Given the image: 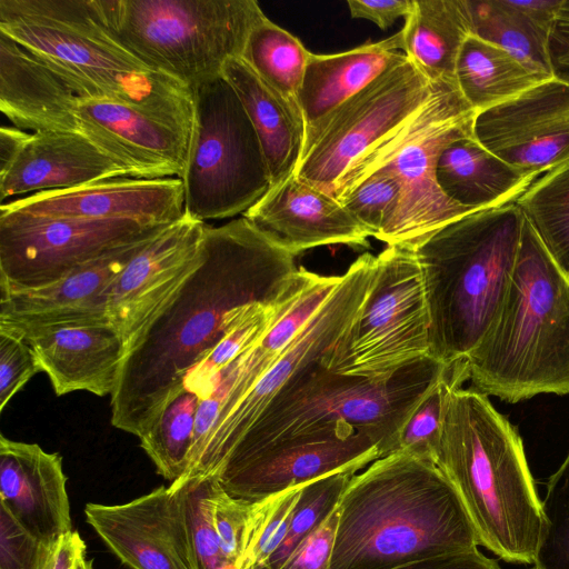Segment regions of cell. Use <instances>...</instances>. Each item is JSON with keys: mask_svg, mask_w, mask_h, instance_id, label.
<instances>
[{"mask_svg": "<svg viewBox=\"0 0 569 569\" xmlns=\"http://www.w3.org/2000/svg\"><path fill=\"white\" fill-rule=\"evenodd\" d=\"M548 51L550 60L569 56V0H563L549 36Z\"/></svg>", "mask_w": 569, "mask_h": 569, "instance_id": "obj_49", "label": "cell"}, {"mask_svg": "<svg viewBox=\"0 0 569 569\" xmlns=\"http://www.w3.org/2000/svg\"><path fill=\"white\" fill-rule=\"evenodd\" d=\"M199 401L194 393L181 389L139 437L157 472L171 483L188 470Z\"/></svg>", "mask_w": 569, "mask_h": 569, "instance_id": "obj_35", "label": "cell"}, {"mask_svg": "<svg viewBox=\"0 0 569 569\" xmlns=\"http://www.w3.org/2000/svg\"><path fill=\"white\" fill-rule=\"evenodd\" d=\"M376 270V256H359L340 276L326 300L232 411L216 427L196 468L171 483L214 476L276 395L295 377L321 361L353 321Z\"/></svg>", "mask_w": 569, "mask_h": 569, "instance_id": "obj_14", "label": "cell"}, {"mask_svg": "<svg viewBox=\"0 0 569 569\" xmlns=\"http://www.w3.org/2000/svg\"><path fill=\"white\" fill-rule=\"evenodd\" d=\"M463 361L475 390L510 403L569 393V277L526 218L502 306Z\"/></svg>", "mask_w": 569, "mask_h": 569, "instance_id": "obj_4", "label": "cell"}, {"mask_svg": "<svg viewBox=\"0 0 569 569\" xmlns=\"http://www.w3.org/2000/svg\"><path fill=\"white\" fill-rule=\"evenodd\" d=\"M400 193L401 186L396 174L380 168L337 200L376 238L391 220Z\"/></svg>", "mask_w": 569, "mask_h": 569, "instance_id": "obj_40", "label": "cell"}, {"mask_svg": "<svg viewBox=\"0 0 569 569\" xmlns=\"http://www.w3.org/2000/svg\"><path fill=\"white\" fill-rule=\"evenodd\" d=\"M355 473L338 472L306 483L295 507L283 542L266 561L278 569L297 546L338 506L342 492Z\"/></svg>", "mask_w": 569, "mask_h": 569, "instance_id": "obj_37", "label": "cell"}, {"mask_svg": "<svg viewBox=\"0 0 569 569\" xmlns=\"http://www.w3.org/2000/svg\"><path fill=\"white\" fill-rule=\"evenodd\" d=\"M168 226L0 210V291L47 286L116 248L153 237Z\"/></svg>", "mask_w": 569, "mask_h": 569, "instance_id": "obj_15", "label": "cell"}, {"mask_svg": "<svg viewBox=\"0 0 569 569\" xmlns=\"http://www.w3.org/2000/svg\"><path fill=\"white\" fill-rule=\"evenodd\" d=\"M81 136L128 170L131 178L183 176L191 134L133 107L83 96L52 72L32 110L31 131Z\"/></svg>", "mask_w": 569, "mask_h": 569, "instance_id": "obj_12", "label": "cell"}, {"mask_svg": "<svg viewBox=\"0 0 569 569\" xmlns=\"http://www.w3.org/2000/svg\"><path fill=\"white\" fill-rule=\"evenodd\" d=\"M542 528L536 569H569V452L549 478L541 501Z\"/></svg>", "mask_w": 569, "mask_h": 569, "instance_id": "obj_38", "label": "cell"}, {"mask_svg": "<svg viewBox=\"0 0 569 569\" xmlns=\"http://www.w3.org/2000/svg\"><path fill=\"white\" fill-rule=\"evenodd\" d=\"M207 224L184 212L146 244L112 282L107 317L127 351L200 266Z\"/></svg>", "mask_w": 569, "mask_h": 569, "instance_id": "obj_17", "label": "cell"}, {"mask_svg": "<svg viewBox=\"0 0 569 569\" xmlns=\"http://www.w3.org/2000/svg\"><path fill=\"white\" fill-rule=\"evenodd\" d=\"M436 176L441 191L451 201L473 211L516 201L540 177L508 164L473 134L460 137L443 148Z\"/></svg>", "mask_w": 569, "mask_h": 569, "instance_id": "obj_29", "label": "cell"}, {"mask_svg": "<svg viewBox=\"0 0 569 569\" xmlns=\"http://www.w3.org/2000/svg\"><path fill=\"white\" fill-rule=\"evenodd\" d=\"M122 177H130L128 170L81 136L36 131L30 132L11 163L0 170V201Z\"/></svg>", "mask_w": 569, "mask_h": 569, "instance_id": "obj_24", "label": "cell"}, {"mask_svg": "<svg viewBox=\"0 0 569 569\" xmlns=\"http://www.w3.org/2000/svg\"><path fill=\"white\" fill-rule=\"evenodd\" d=\"M0 32L88 97L133 107L192 133L193 92L126 49L102 23L92 0H0Z\"/></svg>", "mask_w": 569, "mask_h": 569, "instance_id": "obj_6", "label": "cell"}, {"mask_svg": "<svg viewBox=\"0 0 569 569\" xmlns=\"http://www.w3.org/2000/svg\"><path fill=\"white\" fill-rule=\"evenodd\" d=\"M448 367L429 356L388 377L369 379L337 373L318 362L276 395L227 459L341 423L368 436L380 456H388L398 451L405 421Z\"/></svg>", "mask_w": 569, "mask_h": 569, "instance_id": "obj_7", "label": "cell"}, {"mask_svg": "<svg viewBox=\"0 0 569 569\" xmlns=\"http://www.w3.org/2000/svg\"><path fill=\"white\" fill-rule=\"evenodd\" d=\"M242 216L296 256L330 244L368 248L372 237L333 196L295 173L272 186Z\"/></svg>", "mask_w": 569, "mask_h": 569, "instance_id": "obj_22", "label": "cell"}, {"mask_svg": "<svg viewBox=\"0 0 569 569\" xmlns=\"http://www.w3.org/2000/svg\"><path fill=\"white\" fill-rule=\"evenodd\" d=\"M77 569H94L92 560H88L86 557H83L79 563Z\"/></svg>", "mask_w": 569, "mask_h": 569, "instance_id": "obj_52", "label": "cell"}, {"mask_svg": "<svg viewBox=\"0 0 569 569\" xmlns=\"http://www.w3.org/2000/svg\"><path fill=\"white\" fill-rule=\"evenodd\" d=\"M254 501L233 498L220 486L216 492L213 517L220 547L228 562L240 569L247 548Z\"/></svg>", "mask_w": 569, "mask_h": 569, "instance_id": "obj_42", "label": "cell"}, {"mask_svg": "<svg viewBox=\"0 0 569 569\" xmlns=\"http://www.w3.org/2000/svg\"><path fill=\"white\" fill-rule=\"evenodd\" d=\"M563 0H463L470 33L552 79L549 36Z\"/></svg>", "mask_w": 569, "mask_h": 569, "instance_id": "obj_28", "label": "cell"}, {"mask_svg": "<svg viewBox=\"0 0 569 569\" xmlns=\"http://www.w3.org/2000/svg\"><path fill=\"white\" fill-rule=\"evenodd\" d=\"M463 361L446 389L436 465L456 489L479 545L505 561L533 563L542 506L517 429L486 395L463 389Z\"/></svg>", "mask_w": 569, "mask_h": 569, "instance_id": "obj_3", "label": "cell"}, {"mask_svg": "<svg viewBox=\"0 0 569 569\" xmlns=\"http://www.w3.org/2000/svg\"><path fill=\"white\" fill-rule=\"evenodd\" d=\"M338 507L329 569H390L479 545L443 472L406 451L380 457L355 473Z\"/></svg>", "mask_w": 569, "mask_h": 569, "instance_id": "obj_2", "label": "cell"}, {"mask_svg": "<svg viewBox=\"0 0 569 569\" xmlns=\"http://www.w3.org/2000/svg\"><path fill=\"white\" fill-rule=\"evenodd\" d=\"M451 366L431 385L405 421L399 433L398 450L429 459L436 463L441 432L443 401Z\"/></svg>", "mask_w": 569, "mask_h": 569, "instance_id": "obj_41", "label": "cell"}, {"mask_svg": "<svg viewBox=\"0 0 569 569\" xmlns=\"http://www.w3.org/2000/svg\"><path fill=\"white\" fill-rule=\"evenodd\" d=\"M287 290L276 302L253 303L237 309L219 342L189 370L183 389L194 393L199 400L206 398L218 373L262 340L276 319Z\"/></svg>", "mask_w": 569, "mask_h": 569, "instance_id": "obj_34", "label": "cell"}, {"mask_svg": "<svg viewBox=\"0 0 569 569\" xmlns=\"http://www.w3.org/2000/svg\"><path fill=\"white\" fill-rule=\"evenodd\" d=\"M532 569H536L535 567Z\"/></svg>", "mask_w": 569, "mask_h": 569, "instance_id": "obj_55", "label": "cell"}, {"mask_svg": "<svg viewBox=\"0 0 569 569\" xmlns=\"http://www.w3.org/2000/svg\"><path fill=\"white\" fill-rule=\"evenodd\" d=\"M252 569H272L269 565L266 562H259L252 566Z\"/></svg>", "mask_w": 569, "mask_h": 569, "instance_id": "obj_53", "label": "cell"}, {"mask_svg": "<svg viewBox=\"0 0 569 569\" xmlns=\"http://www.w3.org/2000/svg\"><path fill=\"white\" fill-rule=\"evenodd\" d=\"M222 78L238 94L259 138L271 187L293 174L300 162L306 122L302 112L269 87L241 58L229 59Z\"/></svg>", "mask_w": 569, "mask_h": 569, "instance_id": "obj_26", "label": "cell"}, {"mask_svg": "<svg viewBox=\"0 0 569 569\" xmlns=\"http://www.w3.org/2000/svg\"><path fill=\"white\" fill-rule=\"evenodd\" d=\"M24 340L57 396L80 390L113 395L127 349L110 323L58 328Z\"/></svg>", "mask_w": 569, "mask_h": 569, "instance_id": "obj_25", "label": "cell"}, {"mask_svg": "<svg viewBox=\"0 0 569 569\" xmlns=\"http://www.w3.org/2000/svg\"><path fill=\"white\" fill-rule=\"evenodd\" d=\"M347 4L352 18L372 21L381 30H387L397 19L411 12L413 0H349Z\"/></svg>", "mask_w": 569, "mask_h": 569, "instance_id": "obj_46", "label": "cell"}, {"mask_svg": "<svg viewBox=\"0 0 569 569\" xmlns=\"http://www.w3.org/2000/svg\"><path fill=\"white\" fill-rule=\"evenodd\" d=\"M525 216L512 201L466 214L415 249L429 316L430 357L465 360L497 317L511 281Z\"/></svg>", "mask_w": 569, "mask_h": 569, "instance_id": "obj_5", "label": "cell"}, {"mask_svg": "<svg viewBox=\"0 0 569 569\" xmlns=\"http://www.w3.org/2000/svg\"><path fill=\"white\" fill-rule=\"evenodd\" d=\"M51 551L0 505V569H43Z\"/></svg>", "mask_w": 569, "mask_h": 569, "instance_id": "obj_43", "label": "cell"}, {"mask_svg": "<svg viewBox=\"0 0 569 569\" xmlns=\"http://www.w3.org/2000/svg\"><path fill=\"white\" fill-rule=\"evenodd\" d=\"M309 53L297 37L264 16L251 29L241 59L269 87L301 111L299 93Z\"/></svg>", "mask_w": 569, "mask_h": 569, "instance_id": "obj_32", "label": "cell"}, {"mask_svg": "<svg viewBox=\"0 0 569 569\" xmlns=\"http://www.w3.org/2000/svg\"><path fill=\"white\" fill-rule=\"evenodd\" d=\"M87 522L131 569H196L182 492L160 486L120 505L89 502Z\"/></svg>", "mask_w": 569, "mask_h": 569, "instance_id": "obj_20", "label": "cell"}, {"mask_svg": "<svg viewBox=\"0 0 569 569\" xmlns=\"http://www.w3.org/2000/svg\"><path fill=\"white\" fill-rule=\"evenodd\" d=\"M218 487L214 475L190 479L178 489L183 497L196 569H234L222 553L214 525L213 507Z\"/></svg>", "mask_w": 569, "mask_h": 569, "instance_id": "obj_36", "label": "cell"}, {"mask_svg": "<svg viewBox=\"0 0 569 569\" xmlns=\"http://www.w3.org/2000/svg\"><path fill=\"white\" fill-rule=\"evenodd\" d=\"M405 19L403 53L430 81L455 80L458 53L471 34L463 0H413Z\"/></svg>", "mask_w": 569, "mask_h": 569, "instance_id": "obj_30", "label": "cell"}, {"mask_svg": "<svg viewBox=\"0 0 569 569\" xmlns=\"http://www.w3.org/2000/svg\"><path fill=\"white\" fill-rule=\"evenodd\" d=\"M158 234L116 248L47 286L0 291V329L26 339L58 328L109 323V288L128 262Z\"/></svg>", "mask_w": 569, "mask_h": 569, "instance_id": "obj_19", "label": "cell"}, {"mask_svg": "<svg viewBox=\"0 0 569 569\" xmlns=\"http://www.w3.org/2000/svg\"><path fill=\"white\" fill-rule=\"evenodd\" d=\"M472 134L508 164L541 176L569 162V83L542 81L477 112Z\"/></svg>", "mask_w": 569, "mask_h": 569, "instance_id": "obj_18", "label": "cell"}, {"mask_svg": "<svg viewBox=\"0 0 569 569\" xmlns=\"http://www.w3.org/2000/svg\"><path fill=\"white\" fill-rule=\"evenodd\" d=\"M111 34L151 69L192 92L241 58L266 14L254 0H92Z\"/></svg>", "mask_w": 569, "mask_h": 569, "instance_id": "obj_9", "label": "cell"}, {"mask_svg": "<svg viewBox=\"0 0 569 569\" xmlns=\"http://www.w3.org/2000/svg\"><path fill=\"white\" fill-rule=\"evenodd\" d=\"M194 119L181 177L184 212L199 221L243 214L271 188L257 132L222 78L193 90Z\"/></svg>", "mask_w": 569, "mask_h": 569, "instance_id": "obj_10", "label": "cell"}, {"mask_svg": "<svg viewBox=\"0 0 569 569\" xmlns=\"http://www.w3.org/2000/svg\"><path fill=\"white\" fill-rule=\"evenodd\" d=\"M66 485L58 452L0 435V505L50 549L73 530Z\"/></svg>", "mask_w": 569, "mask_h": 569, "instance_id": "obj_23", "label": "cell"}, {"mask_svg": "<svg viewBox=\"0 0 569 569\" xmlns=\"http://www.w3.org/2000/svg\"><path fill=\"white\" fill-rule=\"evenodd\" d=\"M455 80L476 112L508 101L546 81L502 48L472 34L458 53Z\"/></svg>", "mask_w": 569, "mask_h": 569, "instance_id": "obj_31", "label": "cell"}, {"mask_svg": "<svg viewBox=\"0 0 569 569\" xmlns=\"http://www.w3.org/2000/svg\"><path fill=\"white\" fill-rule=\"evenodd\" d=\"M38 372H41L30 345L20 336L0 329V411Z\"/></svg>", "mask_w": 569, "mask_h": 569, "instance_id": "obj_44", "label": "cell"}, {"mask_svg": "<svg viewBox=\"0 0 569 569\" xmlns=\"http://www.w3.org/2000/svg\"><path fill=\"white\" fill-rule=\"evenodd\" d=\"M402 54L401 30L343 52H310L299 93L306 128L369 86Z\"/></svg>", "mask_w": 569, "mask_h": 569, "instance_id": "obj_27", "label": "cell"}, {"mask_svg": "<svg viewBox=\"0 0 569 569\" xmlns=\"http://www.w3.org/2000/svg\"><path fill=\"white\" fill-rule=\"evenodd\" d=\"M86 543L77 530L64 535L51 551L43 569H77L86 557Z\"/></svg>", "mask_w": 569, "mask_h": 569, "instance_id": "obj_48", "label": "cell"}, {"mask_svg": "<svg viewBox=\"0 0 569 569\" xmlns=\"http://www.w3.org/2000/svg\"><path fill=\"white\" fill-rule=\"evenodd\" d=\"M380 457L368 436L341 423L229 458L216 476L229 496L258 501L328 475L356 473Z\"/></svg>", "mask_w": 569, "mask_h": 569, "instance_id": "obj_16", "label": "cell"}, {"mask_svg": "<svg viewBox=\"0 0 569 569\" xmlns=\"http://www.w3.org/2000/svg\"><path fill=\"white\" fill-rule=\"evenodd\" d=\"M390 569H500V566L475 548L429 557Z\"/></svg>", "mask_w": 569, "mask_h": 569, "instance_id": "obj_47", "label": "cell"}, {"mask_svg": "<svg viewBox=\"0 0 569 569\" xmlns=\"http://www.w3.org/2000/svg\"><path fill=\"white\" fill-rule=\"evenodd\" d=\"M296 257L243 216L207 224L200 266L126 352L110 401L112 426L142 436L232 313L283 295L299 270Z\"/></svg>", "mask_w": 569, "mask_h": 569, "instance_id": "obj_1", "label": "cell"}, {"mask_svg": "<svg viewBox=\"0 0 569 569\" xmlns=\"http://www.w3.org/2000/svg\"><path fill=\"white\" fill-rule=\"evenodd\" d=\"M305 485L254 501L248 543L240 569H249L256 563L266 562L283 542Z\"/></svg>", "mask_w": 569, "mask_h": 569, "instance_id": "obj_39", "label": "cell"}, {"mask_svg": "<svg viewBox=\"0 0 569 569\" xmlns=\"http://www.w3.org/2000/svg\"><path fill=\"white\" fill-rule=\"evenodd\" d=\"M249 569H252V567H251V568H249Z\"/></svg>", "mask_w": 569, "mask_h": 569, "instance_id": "obj_54", "label": "cell"}, {"mask_svg": "<svg viewBox=\"0 0 569 569\" xmlns=\"http://www.w3.org/2000/svg\"><path fill=\"white\" fill-rule=\"evenodd\" d=\"M515 202L569 277V162L541 174Z\"/></svg>", "mask_w": 569, "mask_h": 569, "instance_id": "obj_33", "label": "cell"}, {"mask_svg": "<svg viewBox=\"0 0 569 569\" xmlns=\"http://www.w3.org/2000/svg\"><path fill=\"white\" fill-rule=\"evenodd\" d=\"M553 78L569 83V56L550 60Z\"/></svg>", "mask_w": 569, "mask_h": 569, "instance_id": "obj_51", "label": "cell"}, {"mask_svg": "<svg viewBox=\"0 0 569 569\" xmlns=\"http://www.w3.org/2000/svg\"><path fill=\"white\" fill-rule=\"evenodd\" d=\"M0 210L79 219H129L171 224L184 214L180 178L102 180L66 190L33 193L1 203Z\"/></svg>", "mask_w": 569, "mask_h": 569, "instance_id": "obj_21", "label": "cell"}, {"mask_svg": "<svg viewBox=\"0 0 569 569\" xmlns=\"http://www.w3.org/2000/svg\"><path fill=\"white\" fill-rule=\"evenodd\" d=\"M30 132L14 126H2L0 129V170L7 168L16 158Z\"/></svg>", "mask_w": 569, "mask_h": 569, "instance_id": "obj_50", "label": "cell"}, {"mask_svg": "<svg viewBox=\"0 0 569 569\" xmlns=\"http://www.w3.org/2000/svg\"><path fill=\"white\" fill-rule=\"evenodd\" d=\"M430 356L429 316L412 249L387 246L353 321L320 363L330 371L379 379Z\"/></svg>", "mask_w": 569, "mask_h": 569, "instance_id": "obj_11", "label": "cell"}, {"mask_svg": "<svg viewBox=\"0 0 569 569\" xmlns=\"http://www.w3.org/2000/svg\"><path fill=\"white\" fill-rule=\"evenodd\" d=\"M432 89L433 82L403 53L369 86L306 128L295 174L332 196L351 163L410 120Z\"/></svg>", "mask_w": 569, "mask_h": 569, "instance_id": "obj_13", "label": "cell"}, {"mask_svg": "<svg viewBox=\"0 0 569 569\" xmlns=\"http://www.w3.org/2000/svg\"><path fill=\"white\" fill-rule=\"evenodd\" d=\"M338 518L337 506L278 569H329Z\"/></svg>", "mask_w": 569, "mask_h": 569, "instance_id": "obj_45", "label": "cell"}, {"mask_svg": "<svg viewBox=\"0 0 569 569\" xmlns=\"http://www.w3.org/2000/svg\"><path fill=\"white\" fill-rule=\"evenodd\" d=\"M426 104L405 124L358 159L333 189L336 199L373 171L386 168L401 186L398 207L375 238L387 246L415 249L446 224L476 212L451 201L437 182L436 168L443 148L472 134L476 110L465 100L456 80L440 79Z\"/></svg>", "mask_w": 569, "mask_h": 569, "instance_id": "obj_8", "label": "cell"}]
</instances>
